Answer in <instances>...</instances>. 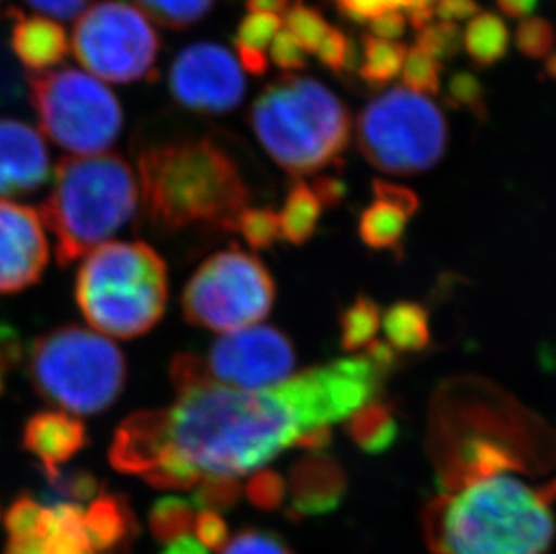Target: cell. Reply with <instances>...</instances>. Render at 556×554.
I'll return each instance as SVG.
<instances>
[{
	"mask_svg": "<svg viewBox=\"0 0 556 554\" xmlns=\"http://www.w3.org/2000/svg\"><path fill=\"white\" fill-rule=\"evenodd\" d=\"M22 444L40 461L43 476H53L89 444V432L68 414L42 411L27 419Z\"/></svg>",
	"mask_w": 556,
	"mask_h": 554,
	"instance_id": "e0dca14e",
	"label": "cell"
},
{
	"mask_svg": "<svg viewBox=\"0 0 556 554\" xmlns=\"http://www.w3.org/2000/svg\"><path fill=\"white\" fill-rule=\"evenodd\" d=\"M546 73L547 76H552V78L556 79V54H553V56L547 58Z\"/></svg>",
	"mask_w": 556,
	"mask_h": 554,
	"instance_id": "94428289",
	"label": "cell"
},
{
	"mask_svg": "<svg viewBox=\"0 0 556 554\" xmlns=\"http://www.w3.org/2000/svg\"><path fill=\"white\" fill-rule=\"evenodd\" d=\"M161 554H210V550L200 544L199 539L185 534V537L166 544Z\"/></svg>",
	"mask_w": 556,
	"mask_h": 554,
	"instance_id": "680465c9",
	"label": "cell"
},
{
	"mask_svg": "<svg viewBox=\"0 0 556 554\" xmlns=\"http://www.w3.org/2000/svg\"><path fill=\"white\" fill-rule=\"evenodd\" d=\"M136 173L122 155L63 158L40 216L56 238V260L67 267L134 221Z\"/></svg>",
	"mask_w": 556,
	"mask_h": 554,
	"instance_id": "277c9868",
	"label": "cell"
},
{
	"mask_svg": "<svg viewBox=\"0 0 556 554\" xmlns=\"http://www.w3.org/2000/svg\"><path fill=\"white\" fill-rule=\"evenodd\" d=\"M48 490L42 493V504L51 506L59 502H73L81 504L84 501H92L103 492V482L89 470H62L60 468L53 476H46Z\"/></svg>",
	"mask_w": 556,
	"mask_h": 554,
	"instance_id": "f1b7e54d",
	"label": "cell"
},
{
	"mask_svg": "<svg viewBox=\"0 0 556 554\" xmlns=\"http://www.w3.org/2000/svg\"><path fill=\"white\" fill-rule=\"evenodd\" d=\"M220 554H294V551L278 533L248 528L227 540Z\"/></svg>",
	"mask_w": 556,
	"mask_h": 554,
	"instance_id": "f35d334b",
	"label": "cell"
},
{
	"mask_svg": "<svg viewBox=\"0 0 556 554\" xmlns=\"http://www.w3.org/2000/svg\"><path fill=\"white\" fill-rule=\"evenodd\" d=\"M319 199L315 197L314 189L303 180H295L285 199L283 210L279 215L281 236L292 245H303L315 235L320 221Z\"/></svg>",
	"mask_w": 556,
	"mask_h": 554,
	"instance_id": "d4e9b609",
	"label": "cell"
},
{
	"mask_svg": "<svg viewBox=\"0 0 556 554\" xmlns=\"http://www.w3.org/2000/svg\"><path fill=\"white\" fill-rule=\"evenodd\" d=\"M68 48L67 33L49 16H18L11 32V49L31 73L60 65Z\"/></svg>",
	"mask_w": 556,
	"mask_h": 554,
	"instance_id": "d6986e66",
	"label": "cell"
},
{
	"mask_svg": "<svg viewBox=\"0 0 556 554\" xmlns=\"http://www.w3.org/2000/svg\"><path fill=\"white\" fill-rule=\"evenodd\" d=\"M416 48L424 49L426 53L438 58L440 62L451 60L457 56L463 48V33L457 24L452 22H440V24H429L420 29Z\"/></svg>",
	"mask_w": 556,
	"mask_h": 554,
	"instance_id": "ab89813d",
	"label": "cell"
},
{
	"mask_svg": "<svg viewBox=\"0 0 556 554\" xmlns=\"http://www.w3.org/2000/svg\"><path fill=\"white\" fill-rule=\"evenodd\" d=\"M515 46L525 56L544 60L556 46V32L552 22L541 16H528L515 32Z\"/></svg>",
	"mask_w": 556,
	"mask_h": 554,
	"instance_id": "d590c367",
	"label": "cell"
},
{
	"mask_svg": "<svg viewBox=\"0 0 556 554\" xmlns=\"http://www.w3.org/2000/svg\"><path fill=\"white\" fill-rule=\"evenodd\" d=\"M251 13H267V15H283L290 8V0H248Z\"/></svg>",
	"mask_w": 556,
	"mask_h": 554,
	"instance_id": "91938a15",
	"label": "cell"
},
{
	"mask_svg": "<svg viewBox=\"0 0 556 554\" xmlns=\"http://www.w3.org/2000/svg\"><path fill=\"white\" fill-rule=\"evenodd\" d=\"M238 58L242 67L252 76H263L268 71V58L265 51L256 49L237 48Z\"/></svg>",
	"mask_w": 556,
	"mask_h": 554,
	"instance_id": "db71d44e",
	"label": "cell"
},
{
	"mask_svg": "<svg viewBox=\"0 0 556 554\" xmlns=\"http://www.w3.org/2000/svg\"><path fill=\"white\" fill-rule=\"evenodd\" d=\"M383 331L389 344L402 353H418L431 342L429 314L418 303L400 301L389 306L382 317Z\"/></svg>",
	"mask_w": 556,
	"mask_h": 554,
	"instance_id": "7402d4cb",
	"label": "cell"
},
{
	"mask_svg": "<svg viewBox=\"0 0 556 554\" xmlns=\"http://www.w3.org/2000/svg\"><path fill=\"white\" fill-rule=\"evenodd\" d=\"M139 10L159 26L185 29L202 21L215 0H136Z\"/></svg>",
	"mask_w": 556,
	"mask_h": 554,
	"instance_id": "f546056e",
	"label": "cell"
},
{
	"mask_svg": "<svg viewBox=\"0 0 556 554\" xmlns=\"http://www.w3.org/2000/svg\"><path fill=\"white\" fill-rule=\"evenodd\" d=\"M556 481L531 487L511 474L440 492L421 512L432 554H547L556 537Z\"/></svg>",
	"mask_w": 556,
	"mask_h": 554,
	"instance_id": "7a4b0ae2",
	"label": "cell"
},
{
	"mask_svg": "<svg viewBox=\"0 0 556 554\" xmlns=\"http://www.w3.org/2000/svg\"><path fill=\"white\" fill-rule=\"evenodd\" d=\"M249 121L265 152L292 175L339 163L352 137L346 105L317 79L295 74L268 85Z\"/></svg>",
	"mask_w": 556,
	"mask_h": 554,
	"instance_id": "5b68a950",
	"label": "cell"
},
{
	"mask_svg": "<svg viewBox=\"0 0 556 554\" xmlns=\"http://www.w3.org/2000/svg\"><path fill=\"white\" fill-rule=\"evenodd\" d=\"M479 13L481 10L476 0H435L434 2V16H438L441 22L457 24V22L470 21Z\"/></svg>",
	"mask_w": 556,
	"mask_h": 554,
	"instance_id": "681fc988",
	"label": "cell"
},
{
	"mask_svg": "<svg viewBox=\"0 0 556 554\" xmlns=\"http://www.w3.org/2000/svg\"><path fill=\"white\" fill-rule=\"evenodd\" d=\"M242 482L238 479H211L200 482L194 487L193 506L197 512L210 509V512H229L237 506L242 498Z\"/></svg>",
	"mask_w": 556,
	"mask_h": 554,
	"instance_id": "8d00e7d4",
	"label": "cell"
},
{
	"mask_svg": "<svg viewBox=\"0 0 556 554\" xmlns=\"http://www.w3.org/2000/svg\"><path fill=\"white\" fill-rule=\"evenodd\" d=\"M33 10L49 16V18H62L68 21L81 15L89 8L92 0H26Z\"/></svg>",
	"mask_w": 556,
	"mask_h": 554,
	"instance_id": "7dc6e473",
	"label": "cell"
},
{
	"mask_svg": "<svg viewBox=\"0 0 556 554\" xmlns=\"http://www.w3.org/2000/svg\"><path fill=\"white\" fill-rule=\"evenodd\" d=\"M71 46L78 62L98 78L130 84L153 76L161 37L139 8L103 0L79 15Z\"/></svg>",
	"mask_w": 556,
	"mask_h": 554,
	"instance_id": "8fae6325",
	"label": "cell"
},
{
	"mask_svg": "<svg viewBox=\"0 0 556 554\" xmlns=\"http://www.w3.org/2000/svg\"><path fill=\"white\" fill-rule=\"evenodd\" d=\"M407 49L396 40H382L369 33L361 37V65L358 78L368 85L369 89L380 90L391 84L404 67Z\"/></svg>",
	"mask_w": 556,
	"mask_h": 554,
	"instance_id": "603a6c76",
	"label": "cell"
},
{
	"mask_svg": "<svg viewBox=\"0 0 556 554\" xmlns=\"http://www.w3.org/2000/svg\"><path fill=\"white\" fill-rule=\"evenodd\" d=\"M463 48L467 49L476 67H492L508 54V27L494 13H479L468 22L467 32L463 35Z\"/></svg>",
	"mask_w": 556,
	"mask_h": 554,
	"instance_id": "cb8c5ba5",
	"label": "cell"
},
{
	"mask_svg": "<svg viewBox=\"0 0 556 554\" xmlns=\"http://www.w3.org/2000/svg\"><path fill=\"white\" fill-rule=\"evenodd\" d=\"M281 16L267 13H249L238 24L235 35V48L256 49L265 51L270 48L274 38L281 32Z\"/></svg>",
	"mask_w": 556,
	"mask_h": 554,
	"instance_id": "74e56055",
	"label": "cell"
},
{
	"mask_svg": "<svg viewBox=\"0 0 556 554\" xmlns=\"http://www.w3.org/2000/svg\"><path fill=\"white\" fill-rule=\"evenodd\" d=\"M202 366L210 382L226 388H274L294 373V344L278 328L249 326L216 340L210 355L202 358Z\"/></svg>",
	"mask_w": 556,
	"mask_h": 554,
	"instance_id": "7c38bea8",
	"label": "cell"
},
{
	"mask_svg": "<svg viewBox=\"0 0 556 554\" xmlns=\"http://www.w3.org/2000/svg\"><path fill=\"white\" fill-rule=\"evenodd\" d=\"M380 306L368 295H358L341 314V344L346 351H358L375 339L380 328Z\"/></svg>",
	"mask_w": 556,
	"mask_h": 554,
	"instance_id": "83f0119b",
	"label": "cell"
},
{
	"mask_svg": "<svg viewBox=\"0 0 556 554\" xmlns=\"http://www.w3.org/2000/svg\"><path fill=\"white\" fill-rule=\"evenodd\" d=\"M84 509L73 502L43 507L38 539L46 554H96L85 528Z\"/></svg>",
	"mask_w": 556,
	"mask_h": 554,
	"instance_id": "ffe728a7",
	"label": "cell"
},
{
	"mask_svg": "<svg viewBox=\"0 0 556 554\" xmlns=\"http://www.w3.org/2000/svg\"><path fill=\"white\" fill-rule=\"evenodd\" d=\"M309 188L314 189L315 197L319 199L323 207H336L341 204L348 191L346 184L331 175H320L315 178Z\"/></svg>",
	"mask_w": 556,
	"mask_h": 554,
	"instance_id": "816d5d0a",
	"label": "cell"
},
{
	"mask_svg": "<svg viewBox=\"0 0 556 554\" xmlns=\"http://www.w3.org/2000/svg\"><path fill=\"white\" fill-rule=\"evenodd\" d=\"M270 60L283 71H301L306 67V51L285 29L279 32L270 43Z\"/></svg>",
	"mask_w": 556,
	"mask_h": 554,
	"instance_id": "f6af8a7d",
	"label": "cell"
},
{
	"mask_svg": "<svg viewBox=\"0 0 556 554\" xmlns=\"http://www.w3.org/2000/svg\"><path fill=\"white\" fill-rule=\"evenodd\" d=\"M339 2H341V0H336V4H339Z\"/></svg>",
	"mask_w": 556,
	"mask_h": 554,
	"instance_id": "6125c7cd",
	"label": "cell"
},
{
	"mask_svg": "<svg viewBox=\"0 0 556 554\" xmlns=\"http://www.w3.org/2000/svg\"><path fill=\"white\" fill-rule=\"evenodd\" d=\"M276 282L262 260L232 245L207 257L182 293L189 325L220 333L265 319L274 306Z\"/></svg>",
	"mask_w": 556,
	"mask_h": 554,
	"instance_id": "30bf717a",
	"label": "cell"
},
{
	"mask_svg": "<svg viewBox=\"0 0 556 554\" xmlns=\"http://www.w3.org/2000/svg\"><path fill=\"white\" fill-rule=\"evenodd\" d=\"M348 479L341 463L323 452L295 461L290 468L287 517L294 522L336 512L346 495Z\"/></svg>",
	"mask_w": 556,
	"mask_h": 554,
	"instance_id": "2e32d148",
	"label": "cell"
},
{
	"mask_svg": "<svg viewBox=\"0 0 556 554\" xmlns=\"http://www.w3.org/2000/svg\"><path fill=\"white\" fill-rule=\"evenodd\" d=\"M285 26L287 32L301 43L306 53H315L319 48L326 33L330 32V24L325 15L314 5H308L303 0L290 4L285 13Z\"/></svg>",
	"mask_w": 556,
	"mask_h": 554,
	"instance_id": "4dcf8cb0",
	"label": "cell"
},
{
	"mask_svg": "<svg viewBox=\"0 0 556 554\" xmlns=\"http://www.w3.org/2000/svg\"><path fill=\"white\" fill-rule=\"evenodd\" d=\"M331 440H333V436H331L330 427H319V429L308 430L301 436L295 446L308 450V452H323L330 446Z\"/></svg>",
	"mask_w": 556,
	"mask_h": 554,
	"instance_id": "11a10c76",
	"label": "cell"
},
{
	"mask_svg": "<svg viewBox=\"0 0 556 554\" xmlns=\"http://www.w3.org/2000/svg\"><path fill=\"white\" fill-rule=\"evenodd\" d=\"M27 372L46 402L79 416L106 411L122 396L126 382L122 350L103 335L76 325L35 339Z\"/></svg>",
	"mask_w": 556,
	"mask_h": 554,
	"instance_id": "52a82bcc",
	"label": "cell"
},
{
	"mask_svg": "<svg viewBox=\"0 0 556 554\" xmlns=\"http://www.w3.org/2000/svg\"><path fill=\"white\" fill-rule=\"evenodd\" d=\"M357 144L371 166L389 175H418L440 163L448 144L445 115L426 95L391 89L364 106Z\"/></svg>",
	"mask_w": 556,
	"mask_h": 554,
	"instance_id": "ba28073f",
	"label": "cell"
},
{
	"mask_svg": "<svg viewBox=\"0 0 556 554\" xmlns=\"http://www.w3.org/2000/svg\"><path fill=\"white\" fill-rule=\"evenodd\" d=\"M43 504L31 495H21L5 513V529L10 539H22L38 533Z\"/></svg>",
	"mask_w": 556,
	"mask_h": 554,
	"instance_id": "b9f144b4",
	"label": "cell"
},
{
	"mask_svg": "<svg viewBox=\"0 0 556 554\" xmlns=\"http://www.w3.org/2000/svg\"><path fill=\"white\" fill-rule=\"evenodd\" d=\"M364 355L368 356L378 372L383 373L386 377L399 366V351L380 340H372L371 344L366 345Z\"/></svg>",
	"mask_w": 556,
	"mask_h": 554,
	"instance_id": "f5cc1de1",
	"label": "cell"
},
{
	"mask_svg": "<svg viewBox=\"0 0 556 554\" xmlns=\"http://www.w3.org/2000/svg\"><path fill=\"white\" fill-rule=\"evenodd\" d=\"M409 216L391 205L375 200L358 221L361 240L375 251H400Z\"/></svg>",
	"mask_w": 556,
	"mask_h": 554,
	"instance_id": "484cf974",
	"label": "cell"
},
{
	"mask_svg": "<svg viewBox=\"0 0 556 554\" xmlns=\"http://www.w3.org/2000/svg\"><path fill=\"white\" fill-rule=\"evenodd\" d=\"M383 375L368 356L312 367L260 391L197 382L169 408L137 411L116 429L109 459L159 490L260 470L301 436L344 421L377 400Z\"/></svg>",
	"mask_w": 556,
	"mask_h": 554,
	"instance_id": "6da1fadb",
	"label": "cell"
},
{
	"mask_svg": "<svg viewBox=\"0 0 556 554\" xmlns=\"http://www.w3.org/2000/svg\"><path fill=\"white\" fill-rule=\"evenodd\" d=\"M415 2L416 0H341L337 8L350 21L364 24L388 11L410 10Z\"/></svg>",
	"mask_w": 556,
	"mask_h": 554,
	"instance_id": "7bdbcfd3",
	"label": "cell"
},
{
	"mask_svg": "<svg viewBox=\"0 0 556 554\" xmlns=\"http://www.w3.org/2000/svg\"><path fill=\"white\" fill-rule=\"evenodd\" d=\"M235 232H240L254 251H267L283 240L279 215L265 207H248L243 211L235 224Z\"/></svg>",
	"mask_w": 556,
	"mask_h": 554,
	"instance_id": "d6a6232c",
	"label": "cell"
},
{
	"mask_svg": "<svg viewBox=\"0 0 556 554\" xmlns=\"http://www.w3.org/2000/svg\"><path fill=\"white\" fill-rule=\"evenodd\" d=\"M248 81L229 49L218 43L189 46L169 68V90L175 101L200 114H226L242 103Z\"/></svg>",
	"mask_w": 556,
	"mask_h": 554,
	"instance_id": "4fadbf2b",
	"label": "cell"
},
{
	"mask_svg": "<svg viewBox=\"0 0 556 554\" xmlns=\"http://www.w3.org/2000/svg\"><path fill=\"white\" fill-rule=\"evenodd\" d=\"M74 295L94 330L136 339L153 330L168 304V267L144 241L96 247L81 263Z\"/></svg>",
	"mask_w": 556,
	"mask_h": 554,
	"instance_id": "8992f818",
	"label": "cell"
},
{
	"mask_svg": "<svg viewBox=\"0 0 556 554\" xmlns=\"http://www.w3.org/2000/svg\"><path fill=\"white\" fill-rule=\"evenodd\" d=\"M245 495L252 506L263 512H274L283 506L287 499V479L278 471L257 470L245 484Z\"/></svg>",
	"mask_w": 556,
	"mask_h": 554,
	"instance_id": "60d3db41",
	"label": "cell"
},
{
	"mask_svg": "<svg viewBox=\"0 0 556 554\" xmlns=\"http://www.w3.org/2000/svg\"><path fill=\"white\" fill-rule=\"evenodd\" d=\"M441 73L443 62L415 46L407 51L400 74L404 79L405 89L415 90L420 95H438L441 89Z\"/></svg>",
	"mask_w": 556,
	"mask_h": 554,
	"instance_id": "836d02e7",
	"label": "cell"
},
{
	"mask_svg": "<svg viewBox=\"0 0 556 554\" xmlns=\"http://www.w3.org/2000/svg\"><path fill=\"white\" fill-rule=\"evenodd\" d=\"M137 169L148 218L169 235L193 227L235 232L251 204L237 161L210 137L148 144Z\"/></svg>",
	"mask_w": 556,
	"mask_h": 554,
	"instance_id": "3957f363",
	"label": "cell"
},
{
	"mask_svg": "<svg viewBox=\"0 0 556 554\" xmlns=\"http://www.w3.org/2000/svg\"><path fill=\"white\" fill-rule=\"evenodd\" d=\"M43 134L76 155H100L119 139L122 103L100 78L78 68L27 74Z\"/></svg>",
	"mask_w": 556,
	"mask_h": 554,
	"instance_id": "9c48e42d",
	"label": "cell"
},
{
	"mask_svg": "<svg viewBox=\"0 0 556 554\" xmlns=\"http://www.w3.org/2000/svg\"><path fill=\"white\" fill-rule=\"evenodd\" d=\"M51 173L48 144L33 126L0 119V199L33 193Z\"/></svg>",
	"mask_w": 556,
	"mask_h": 554,
	"instance_id": "9a60e30c",
	"label": "cell"
},
{
	"mask_svg": "<svg viewBox=\"0 0 556 554\" xmlns=\"http://www.w3.org/2000/svg\"><path fill=\"white\" fill-rule=\"evenodd\" d=\"M445 101L457 111H467L478 119L489 114L486 106V89L476 74L459 71L454 74L445 89Z\"/></svg>",
	"mask_w": 556,
	"mask_h": 554,
	"instance_id": "e575fe53",
	"label": "cell"
},
{
	"mask_svg": "<svg viewBox=\"0 0 556 554\" xmlns=\"http://www.w3.org/2000/svg\"><path fill=\"white\" fill-rule=\"evenodd\" d=\"M498 10L508 18H528L536 10L539 0H495Z\"/></svg>",
	"mask_w": 556,
	"mask_h": 554,
	"instance_id": "9f6ffc18",
	"label": "cell"
},
{
	"mask_svg": "<svg viewBox=\"0 0 556 554\" xmlns=\"http://www.w3.org/2000/svg\"><path fill=\"white\" fill-rule=\"evenodd\" d=\"M197 507L193 502L185 498L159 499L148 513V526L152 531L153 539L161 544H169L174 540L189 534L193 529Z\"/></svg>",
	"mask_w": 556,
	"mask_h": 554,
	"instance_id": "4316f807",
	"label": "cell"
},
{
	"mask_svg": "<svg viewBox=\"0 0 556 554\" xmlns=\"http://www.w3.org/2000/svg\"><path fill=\"white\" fill-rule=\"evenodd\" d=\"M399 421L389 405L378 400L366 403L346 421V435L366 454L388 452L399 440Z\"/></svg>",
	"mask_w": 556,
	"mask_h": 554,
	"instance_id": "44dd1931",
	"label": "cell"
},
{
	"mask_svg": "<svg viewBox=\"0 0 556 554\" xmlns=\"http://www.w3.org/2000/svg\"><path fill=\"white\" fill-rule=\"evenodd\" d=\"M22 345L10 328H0V396L5 391V380L11 369L22 362Z\"/></svg>",
	"mask_w": 556,
	"mask_h": 554,
	"instance_id": "c3c4849f",
	"label": "cell"
},
{
	"mask_svg": "<svg viewBox=\"0 0 556 554\" xmlns=\"http://www.w3.org/2000/svg\"><path fill=\"white\" fill-rule=\"evenodd\" d=\"M372 193L375 200H380L383 204L396 207L402 211L404 215L415 216L420 210V199L413 189L404 188L399 184L386 182V180H375L372 182Z\"/></svg>",
	"mask_w": 556,
	"mask_h": 554,
	"instance_id": "bcb514c9",
	"label": "cell"
},
{
	"mask_svg": "<svg viewBox=\"0 0 556 554\" xmlns=\"http://www.w3.org/2000/svg\"><path fill=\"white\" fill-rule=\"evenodd\" d=\"M4 554H46L40 539L37 534L22 537V539H10L5 544Z\"/></svg>",
	"mask_w": 556,
	"mask_h": 554,
	"instance_id": "6f0895ef",
	"label": "cell"
},
{
	"mask_svg": "<svg viewBox=\"0 0 556 554\" xmlns=\"http://www.w3.org/2000/svg\"><path fill=\"white\" fill-rule=\"evenodd\" d=\"M49 263L42 216L0 200V293H18L40 281Z\"/></svg>",
	"mask_w": 556,
	"mask_h": 554,
	"instance_id": "5bb4252c",
	"label": "cell"
},
{
	"mask_svg": "<svg viewBox=\"0 0 556 554\" xmlns=\"http://www.w3.org/2000/svg\"><path fill=\"white\" fill-rule=\"evenodd\" d=\"M315 54L337 76L357 74L361 65V43L355 38L348 37L341 27H330Z\"/></svg>",
	"mask_w": 556,
	"mask_h": 554,
	"instance_id": "1f68e13d",
	"label": "cell"
},
{
	"mask_svg": "<svg viewBox=\"0 0 556 554\" xmlns=\"http://www.w3.org/2000/svg\"><path fill=\"white\" fill-rule=\"evenodd\" d=\"M85 528L96 554H130L141 526L122 493L103 492L84 509Z\"/></svg>",
	"mask_w": 556,
	"mask_h": 554,
	"instance_id": "ac0fdd59",
	"label": "cell"
},
{
	"mask_svg": "<svg viewBox=\"0 0 556 554\" xmlns=\"http://www.w3.org/2000/svg\"><path fill=\"white\" fill-rule=\"evenodd\" d=\"M372 37L382 38V40H399L404 37L407 29V16L402 15L400 11H388L383 15L368 22Z\"/></svg>",
	"mask_w": 556,
	"mask_h": 554,
	"instance_id": "f907efd6",
	"label": "cell"
},
{
	"mask_svg": "<svg viewBox=\"0 0 556 554\" xmlns=\"http://www.w3.org/2000/svg\"><path fill=\"white\" fill-rule=\"evenodd\" d=\"M193 528L200 544L210 551H220L229 540V528L218 512L202 509L197 513Z\"/></svg>",
	"mask_w": 556,
	"mask_h": 554,
	"instance_id": "ee69618b",
	"label": "cell"
}]
</instances>
